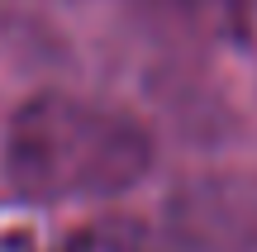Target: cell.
Wrapping results in <instances>:
<instances>
[{
	"label": "cell",
	"instance_id": "obj_2",
	"mask_svg": "<svg viewBox=\"0 0 257 252\" xmlns=\"http://www.w3.org/2000/svg\"><path fill=\"white\" fill-rule=\"evenodd\" d=\"M57 252H157V243L134 219H95V224L76 228Z\"/></svg>",
	"mask_w": 257,
	"mask_h": 252
},
{
	"label": "cell",
	"instance_id": "obj_1",
	"mask_svg": "<svg viewBox=\"0 0 257 252\" xmlns=\"http://www.w3.org/2000/svg\"><path fill=\"white\" fill-rule=\"evenodd\" d=\"M153 138L124 110L72 91H38L10 114L0 143L5 190L24 205H91L134 190Z\"/></svg>",
	"mask_w": 257,
	"mask_h": 252
}]
</instances>
